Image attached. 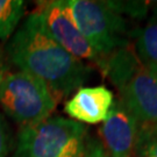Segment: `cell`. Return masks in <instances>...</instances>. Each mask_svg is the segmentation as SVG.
Masks as SVG:
<instances>
[{
	"label": "cell",
	"instance_id": "obj_14",
	"mask_svg": "<svg viewBox=\"0 0 157 157\" xmlns=\"http://www.w3.org/2000/svg\"><path fill=\"white\" fill-rule=\"evenodd\" d=\"M10 149V135L7 132L5 120L0 114V157H6Z\"/></svg>",
	"mask_w": 157,
	"mask_h": 157
},
{
	"label": "cell",
	"instance_id": "obj_1",
	"mask_svg": "<svg viewBox=\"0 0 157 157\" xmlns=\"http://www.w3.org/2000/svg\"><path fill=\"white\" fill-rule=\"evenodd\" d=\"M11 61L45 84L55 100L80 89L91 67L63 49L50 36L37 11L30 13L7 45Z\"/></svg>",
	"mask_w": 157,
	"mask_h": 157
},
{
	"label": "cell",
	"instance_id": "obj_3",
	"mask_svg": "<svg viewBox=\"0 0 157 157\" xmlns=\"http://www.w3.org/2000/svg\"><path fill=\"white\" fill-rule=\"evenodd\" d=\"M67 4L76 27L104 59L129 45L126 20L106 1L67 0Z\"/></svg>",
	"mask_w": 157,
	"mask_h": 157
},
{
	"label": "cell",
	"instance_id": "obj_8",
	"mask_svg": "<svg viewBox=\"0 0 157 157\" xmlns=\"http://www.w3.org/2000/svg\"><path fill=\"white\" fill-rule=\"evenodd\" d=\"M114 95L105 85L80 87L65 104V112L77 122L94 124L104 122L114 105Z\"/></svg>",
	"mask_w": 157,
	"mask_h": 157
},
{
	"label": "cell",
	"instance_id": "obj_2",
	"mask_svg": "<svg viewBox=\"0 0 157 157\" xmlns=\"http://www.w3.org/2000/svg\"><path fill=\"white\" fill-rule=\"evenodd\" d=\"M87 137L83 124L50 117L20 129L12 157H83Z\"/></svg>",
	"mask_w": 157,
	"mask_h": 157
},
{
	"label": "cell",
	"instance_id": "obj_12",
	"mask_svg": "<svg viewBox=\"0 0 157 157\" xmlns=\"http://www.w3.org/2000/svg\"><path fill=\"white\" fill-rule=\"evenodd\" d=\"M106 4L120 15L127 14L136 19L146 17L149 8L148 1H106Z\"/></svg>",
	"mask_w": 157,
	"mask_h": 157
},
{
	"label": "cell",
	"instance_id": "obj_9",
	"mask_svg": "<svg viewBox=\"0 0 157 157\" xmlns=\"http://www.w3.org/2000/svg\"><path fill=\"white\" fill-rule=\"evenodd\" d=\"M132 36L136 39V51L141 61L146 64L157 67V12L148 22L137 29Z\"/></svg>",
	"mask_w": 157,
	"mask_h": 157
},
{
	"label": "cell",
	"instance_id": "obj_13",
	"mask_svg": "<svg viewBox=\"0 0 157 157\" xmlns=\"http://www.w3.org/2000/svg\"><path fill=\"white\" fill-rule=\"evenodd\" d=\"M83 157H109L107 155L105 148L102 147L100 142L95 139L87 137L86 147Z\"/></svg>",
	"mask_w": 157,
	"mask_h": 157
},
{
	"label": "cell",
	"instance_id": "obj_6",
	"mask_svg": "<svg viewBox=\"0 0 157 157\" xmlns=\"http://www.w3.org/2000/svg\"><path fill=\"white\" fill-rule=\"evenodd\" d=\"M120 100L143 127L157 124V67L139 58L118 87Z\"/></svg>",
	"mask_w": 157,
	"mask_h": 157
},
{
	"label": "cell",
	"instance_id": "obj_10",
	"mask_svg": "<svg viewBox=\"0 0 157 157\" xmlns=\"http://www.w3.org/2000/svg\"><path fill=\"white\" fill-rule=\"evenodd\" d=\"M22 0H0V40H6L17 28L23 15Z\"/></svg>",
	"mask_w": 157,
	"mask_h": 157
},
{
	"label": "cell",
	"instance_id": "obj_11",
	"mask_svg": "<svg viewBox=\"0 0 157 157\" xmlns=\"http://www.w3.org/2000/svg\"><path fill=\"white\" fill-rule=\"evenodd\" d=\"M137 157H157V128L140 124Z\"/></svg>",
	"mask_w": 157,
	"mask_h": 157
},
{
	"label": "cell",
	"instance_id": "obj_4",
	"mask_svg": "<svg viewBox=\"0 0 157 157\" xmlns=\"http://www.w3.org/2000/svg\"><path fill=\"white\" fill-rule=\"evenodd\" d=\"M57 101L39 78L27 72H14L0 80V105L22 127L50 118Z\"/></svg>",
	"mask_w": 157,
	"mask_h": 157
},
{
	"label": "cell",
	"instance_id": "obj_15",
	"mask_svg": "<svg viewBox=\"0 0 157 157\" xmlns=\"http://www.w3.org/2000/svg\"><path fill=\"white\" fill-rule=\"evenodd\" d=\"M2 79V62H1V54H0V80Z\"/></svg>",
	"mask_w": 157,
	"mask_h": 157
},
{
	"label": "cell",
	"instance_id": "obj_5",
	"mask_svg": "<svg viewBox=\"0 0 157 157\" xmlns=\"http://www.w3.org/2000/svg\"><path fill=\"white\" fill-rule=\"evenodd\" d=\"M36 11L41 14L48 33L63 49L78 59H87L104 72L106 59L89 44L73 22L67 1H41Z\"/></svg>",
	"mask_w": 157,
	"mask_h": 157
},
{
	"label": "cell",
	"instance_id": "obj_7",
	"mask_svg": "<svg viewBox=\"0 0 157 157\" xmlns=\"http://www.w3.org/2000/svg\"><path fill=\"white\" fill-rule=\"evenodd\" d=\"M100 135L109 157H137L140 124L121 100L114 101Z\"/></svg>",
	"mask_w": 157,
	"mask_h": 157
},
{
	"label": "cell",
	"instance_id": "obj_16",
	"mask_svg": "<svg viewBox=\"0 0 157 157\" xmlns=\"http://www.w3.org/2000/svg\"><path fill=\"white\" fill-rule=\"evenodd\" d=\"M155 127H156V128H157V124H156V126H155Z\"/></svg>",
	"mask_w": 157,
	"mask_h": 157
}]
</instances>
